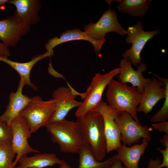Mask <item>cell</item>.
Masks as SVG:
<instances>
[{"instance_id":"cell-1","label":"cell","mask_w":168,"mask_h":168,"mask_svg":"<svg viewBox=\"0 0 168 168\" xmlns=\"http://www.w3.org/2000/svg\"><path fill=\"white\" fill-rule=\"evenodd\" d=\"M106 97L108 105L119 111L128 113L139 124L137 108L141 100L142 93L137 88L113 78L107 86Z\"/></svg>"},{"instance_id":"cell-2","label":"cell","mask_w":168,"mask_h":168,"mask_svg":"<svg viewBox=\"0 0 168 168\" xmlns=\"http://www.w3.org/2000/svg\"><path fill=\"white\" fill-rule=\"evenodd\" d=\"M83 138L90 144L96 159L101 161L105 157L107 145L104 124L101 114L96 111H90L77 118Z\"/></svg>"},{"instance_id":"cell-3","label":"cell","mask_w":168,"mask_h":168,"mask_svg":"<svg viewBox=\"0 0 168 168\" xmlns=\"http://www.w3.org/2000/svg\"><path fill=\"white\" fill-rule=\"evenodd\" d=\"M51 135V140L59 146L64 153H78L83 142V137L76 121L65 119L49 122L45 126Z\"/></svg>"},{"instance_id":"cell-4","label":"cell","mask_w":168,"mask_h":168,"mask_svg":"<svg viewBox=\"0 0 168 168\" xmlns=\"http://www.w3.org/2000/svg\"><path fill=\"white\" fill-rule=\"evenodd\" d=\"M120 70V68H117L105 74L96 73L85 92L80 93L76 91L77 95H80L84 99L75 113L77 118L95 110L102 100V96L105 88L114 77L119 74Z\"/></svg>"},{"instance_id":"cell-5","label":"cell","mask_w":168,"mask_h":168,"mask_svg":"<svg viewBox=\"0 0 168 168\" xmlns=\"http://www.w3.org/2000/svg\"><path fill=\"white\" fill-rule=\"evenodd\" d=\"M56 106V102L53 98L43 101L40 96H35L31 98V100L19 115L26 120L32 133L49 122Z\"/></svg>"},{"instance_id":"cell-6","label":"cell","mask_w":168,"mask_h":168,"mask_svg":"<svg viewBox=\"0 0 168 168\" xmlns=\"http://www.w3.org/2000/svg\"><path fill=\"white\" fill-rule=\"evenodd\" d=\"M143 24L141 20L137 24L129 27L126 30L127 35L125 39L127 44H132L131 48L122 54L123 58H127L133 65L137 66L141 63L140 54L147 42L155 35L159 34V29L145 31L143 29Z\"/></svg>"},{"instance_id":"cell-7","label":"cell","mask_w":168,"mask_h":168,"mask_svg":"<svg viewBox=\"0 0 168 168\" xmlns=\"http://www.w3.org/2000/svg\"><path fill=\"white\" fill-rule=\"evenodd\" d=\"M109 5V9L96 23H90L84 26V31L94 40H106L105 37L109 32H114L121 36L127 34L126 30L119 22L116 12L111 9Z\"/></svg>"},{"instance_id":"cell-8","label":"cell","mask_w":168,"mask_h":168,"mask_svg":"<svg viewBox=\"0 0 168 168\" xmlns=\"http://www.w3.org/2000/svg\"><path fill=\"white\" fill-rule=\"evenodd\" d=\"M9 126L12 134V147L16 154L13 163L15 167L21 157L30 153L40 152L32 148L28 142V139L31 137L32 133L28 123L23 117L19 115L12 121Z\"/></svg>"},{"instance_id":"cell-9","label":"cell","mask_w":168,"mask_h":168,"mask_svg":"<svg viewBox=\"0 0 168 168\" xmlns=\"http://www.w3.org/2000/svg\"><path fill=\"white\" fill-rule=\"evenodd\" d=\"M119 129L123 144L130 147L141 138L151 139L148 126L138 124L128 113L121 112L115 119Z\"/></svg>"},{"instance_id":"cell-10","label":"cell","mask_w":168,"mask_h":168,"mask_svg":"<svg viewBox=\"0 0 168 168\" xmlns=\"http://www.w3.org/2000/svg\"><path fill=\"white\" fill-rule=\"evenodd\" d=\"M100 113L104 121L106 142V153L116 150L121 146V135L115 119L121 112L110 106L102 100L94 110Z\"/></svg>"},{"instance_id":"cell-11","label":"cell","mask_w":168,"mask_h":168,"mask_svg":"<svg viewBox=\"0 0 168 168\" xmlns=\"http://www.w3.org/2000/svg\"><path fill=\"white\" fill-rule=\"evenodd\" d=\"M30 26L24 24L15 11L12 15L0 20V40L6 47H14L29 32Z\"/></svg>"},{"instance_id":"cell-12","label":"cell","mask_w":168,"mask_h":168,"mask_svg":"<svg viewBox=\"0 0 168 168\" xmlns=\"http://www.w3.org/2000/svg\"><path fill=\"white\" fill-rule=\"evenodd\" d=\"M68 87L62 86L53 93V99L56 102L54 113L49 122L58 121L65 119L69 112L73 108L79 107L82 102L76 100V91L69 84Z\"/></svg>"},{"instance_id":"cell-13","label":"cell","mask_w":168,"mask_h":168,"mask_svg":"<svg viewBox=\"0 0 168 168\" xmlns=\"http://www.w3.org/2000/svg\"><path fill=\"white\" fill-rule=\"evenodd\" d=\"M132 63L127 58H123L119 63L121 70L118 77L119 81L123 83H130L132 86L137 88L138 91L142 93L145 84L151 78H145L142 72L147 69V64L142 63L137 66V70L133 68Z\"/></svg>"},{"instance_id":"cell-14","label":"cell","mask_w":168,"mask_h":168,"mask_svg":"<svg viewBox=\"0 0 168 168\" xmlns=\"http://www.w3.org/2000/svg\"><path fill=\"white\" fill-rule=\"evenodd\" d=\"M164 86L163 83L156 79L151 78L144 86L137 112H143L147 115L158 101L165 98L166 90Z\"/></svg>"},{"instance_id":"cell-15","label":"cell","mask_w":168,"mask_h":168,"mask_svg":"<svg viewBox=\"0 0 168 168\" xmlns=\"http://www.w3.org/2000/svg\"><path fill=\"white\" fill-rule=\"evenodd\" d=\"M25 85L23 81L20 79L16 91L10 94L9 102L6 110L0 116V122L6 124L9 126L12 121L19 115L21 111L31 100V98L22 93Z\"/></svg>"},{"instance_id":"cell-16","label":"cell","mask_w":168,"mask_h":168,"mask_svg":"<svg viewBox=\"0 0 168 168\" xmlns=\"http://www.w3.org/2000/svg\"><path fill=\"white\" fill-rule=\"evenodd\" d=\"M84 40L91 42L94 47L96 57H100L102 46L106 40L97 41L93 39L85 32L79 29H68L63 32L59 38L56 36L50 39L45 44L44 47L47 51H51L58 45L69 41Z\"/></svg>"},{"instance_id":"cell-17","label":"cell","mask_w":168,"mask_h":168,"mask_svg":"<svg viewBox=\"0 0 168 168\" xmlns=\"http://www.w3.org/2000/svg\"><path fill=\"white\" fill-rule=\"evenodd\" d=\"M8 3L15 6V11L25 25L30 26L39 21L41 8L40 0H9Z\"/></svg>"},{"instance_id":"cell-18","label":"cell","mask_w":168,"mask_h":168,"mask_svg":"<svg viewBox=\"0 0 168 168\" xmlns=\"http://www.w3.org/2000/svg\"><path fill=\"white\" fill-rule=\"evenodd\" d=\"M149 141L147 139L143 138L140 144H134L130 147L122 144L116 150L118 158L126 168H139V161Z\"/></svg>"},{"instance_id":"cell-19","label":"cell","mask_w":168,"mask_h":168,"mask_svg":"<svg viewBox=\"0 0 168 168\" xmlns=\"http://www.w3.org/2000/svg\"><path fill=\"white\" fill-rule=\"evenodd\" d=\"M54 54V50H53L50 51H47L43 54L33 57L30 61L27 62L20 63L11 60L8 58L1 56L0 61L7 63L17 71L25 85H27L36 90L37 89V86L30 80V74L31 70L37 62L46 57L52 56Z\"/></svg>"},{"instance_id":"cell-20","label":"cell","mask_w":168,"mask_h":168,"mask_svg":"<svg viewBox=\"0 0 168 168\" xmlns=\"http://www.w3.org/2000/svg\"><path fill=\"white\" fill-rule=\"evenodd\" d=\"M18 162L19 166L14 168H42L51 167L55 164L61 165L66 163L53 153H39L31 157L23 156L20 158Z\"/></svg>"},{"instance_id":"cell-21","label":"cell","mask_w":168,"mask_h":168,"mask_svg":"<svg viewBox=\"0 0 168 168\" xmlns=\"http://www.w3.org/2000/svg\"><path fill=\"white\" fill-rule=\"evenodd\" d=\"M78 154L79 157L78 168H106L118 158L117 154L104 161H98L94 156L90 144L84 138Z\"/></svg>"},{"instance_id":"cell-22","label":"cell","mask_w":168,"mask_h":168,"mask_svg":"<svg viewBox=\"0 0 168 168\" xmlns=\"http://www.w3.org/2000/svg\"><path fill=\"white\" fill-rule=\"evenodd\" d=\"M112 1L119 3L117 8L119 12L129 14L132 16L142 17L147 13L152 0H115L105 2L110 4Z\"/></svg>"},{"instance_id":"cell-23","label":"cell","mask_w":168,"mask_h":168,"mask_svg":"<svg viewBox=\"0 0 168 168\" xmlns=\"http://www.w3.org/2000/svg\"><path fill=\"white\" fill-rule=\"evenodd\" d=\"M152 74L155 76L158 79L159 81L164 84L166 95L162 106L154 114L151 121L154 123L166 121L168 119V79L161 77L153 73Z\"/></svg>"},{"instance_id":"cell-24","label":"cell","mask_w":168,"mask_h":168,"mask_svg":"<svg viewBox=\"0 0 168 168\" xmlns=\"http://www.w3.org/2000/svg\"><path fill=\"white\" fill-rule=\"evenodd\" d=\"M16 154L11 144L0 146V168H14L13 160Z\"/></svg>"},{"instance_id":"cell-25","label":"cell","mask_w":168,"mask_h":168,"mask_svg":"<svg viewBox=\"0 0 168 168\" xmlns=\"http://www.w3.org/2000/svg\"><path fill=\"white\" fill-rule=\"evenodd\" d=\"M12 134L9 126L0 122V146L11 144Z\"/></svg>"},{"instance_id":"cell-26","label":"cell","mask_w":168,"mask_h":168,"mask_svg":"<svg viewBox=\"0 0 168 168\" xmlns=\"http://www.w3.org/2000/svg\"><path fill=\"white\" fill-rule=\"evenodd\" d=\"M152 127L155 129L161 132L168 134V122L167 121L153 123Z\"/></svg>"},{"instance_id":"cell-27","label":"cell","mask_w":168,"mask_h":168,"mask_svg":"<svg viewBox=\"0 0 168 168\" xmlns=\"http://www.w3.org/2000/svg\"><path fill=\"white\" fill-rule=\"evenodd\" d=\"M156 150L159 151L162 154L163 160L160 166V167H166L168 168V146L165 147L164 150L161 149L159 147Z\"/></svg>"},{"instance_id":"cell-28","label":"cell","mask_w":168,"mask_h":168,"mask_svg":"<svg viewBox=\"0 0 168 168\" xmlns=\"http://www.w3.org/2000/svg\"><path fill=\"white\" fill-rule=\"evenodd\" d=\"M161 160L159 158L156 159H151L147 163L146 168H161Z\"/></svg>"},{"instance_id":"cell-29","label":"cell","mask_w":168,"mask_h":168,"mask_svg":"<svg viewBox=\"0 0 168 168\" xmlns=\"http://www.w3.org/2000/svg\"><path fill=\"white\" fill-rule=\"evenodd\" d=\"M10 56V53L8 47L2 43L0 42V56L7 57Z\"/></svg>"},{"instance_id":"cell-30","label":"cell","mask_w":168,"mask_h":168,"mask_svg":"<svg viewBox=\"0 0 168 168\" xmlns=\"http://www.w3.org/2000/svg\"><path fill=\"white\" fill-rule=\"evenodd\" d=\"M122 164L120 161L117 158L106 168H126Z\"/></svg>"},{"instance_id":"cell-31","label":"cell","mask_w":168,"mask_h":168,"mask_svg":"<svg viewBox=\"0 0 168 168\" xmlns=\"http://www.w3.org/2000/svg\"><path fill=\"white\" fill-rule=\"evenodd\" d=\"M160 142L165 147L168 146V134H166L163 135L162 138L161 139Z\"/></svg>"},{"instance_id":"cell-32","label":"cell","mask_w":168,"mask_h":168,"mask_svg":"<svg viewBox=\"0 0 168 168\" xmlns=\"http://www.w3.org/2000/svg\"><path fill=\"white\" fill-rule=\"evenodd\" d=\"M9 0H0V10H4L6 8V3H8Z\"/></svg>"},{"instance_id":"cell-33","label":"cell","mask_w":168,"mask_h":168,"mask_svg":"<svg viewBox=\"0 0 168 168\" xmlns=\"http://www.w3.org/2000/svg\"><path fill=\"white\" fill-rule=\"evenodd\" d=\"M59 168H71V167L70 165L66 163L64 164L60 165Z\"/></svg>"}]
</instances>
